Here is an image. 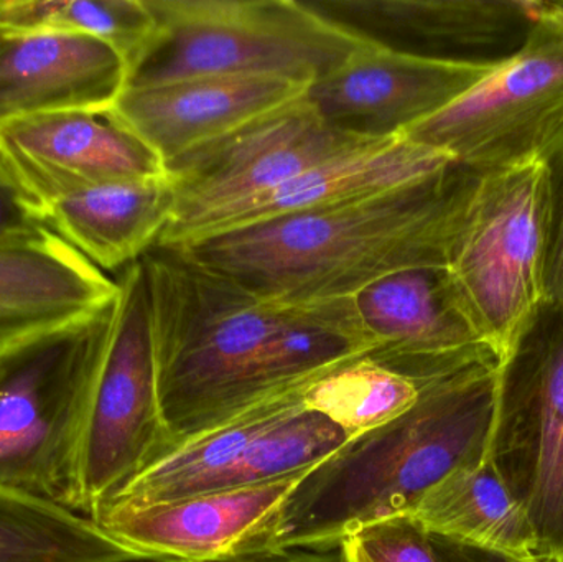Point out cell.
Returning <instances> with one entry per match:
<instances>
[{"label":"cell","mask_w":563,"mask_h":562,"mask_svg":"<svg viewBox=\"0 0 563 562\" xmlns=\"http://www.w3.org/2000/svg\"><path fill=\"white\" fill-rule=\"evenodd\" d=\"M479 175L453 162L384 194L224 231L177 251L273 302L351 297L396 271L446 266Z\"/></svg>","instance_id":"obj_1"},{"label":"cell","mask_w":563,"mask_h":562,"mask_svg":"<svg viewBox=\"0 0 563 562\" xmlns=\"http://www.w3.org/2000/svg\"><path fill=\"white\" fill-rule=\"evenodd\" d=\"M498 382L499 365H476L427 383L409 411L354 436L297 482L266 548L340 543L412 515L443 478L485 464Z\"/></svg>","instance_id":"obj_2"},{"label":"cell","mask_w":563,"mask_h":562,"mask_svg":"<svg viewBox=\"0 0 563 562\" xmlns=\"http://www.w3.org/2000/svg\"><path fill=\"white\" fill-rule=\"evenodd\" d=\"M142 261L175 445L253 405L257 370L303 304L261 299L170 247H152Z\"/></svg>","instance_id":"obj_3"},{"label":"cell","mask_w":563,"mask_h":562,"mask_svg":"<svg viewBox=\"0 0 563 562\" xmlns=\"http://www.w3.org/2000/svg\"><path fill=\"white\" fill-rule=\"evenodd\" d=\"M114 300L0 350V487L78 511L82 432Z\"/></svg>","instance_id":"obj_4"},{"label":"cell","mask_w":563,"mask_h":562,"mask_svg":"<svg viewBox=\"0 0 563 562\" xmlns=\"http://www.w3.org/2000/svg\"><path fill=\"white\" fill-rule=\"evenodd\" d=\"M147 2L157 36L129 73L128 88L201 76H282L311 85L366 43L305 0Z\"/></svg>","instance_id":"obj_5"},{"label":"cell","mask_w":563,"mask_h":562,"mask_svg":"<svg viewBox=\"0 0 563 562\" xmlns=\"http://www.w3.org/2000/svg\"><path fill=\"white\" fill-rule=\"evenodd\" d=\"M548 236L545 162L479 175L446 269L463 312L499 363L544 304Z\"/></svg>","instance_id":"obj_6"},{"label":"cell","mask_w":563,"mask_h":562,"mask_svg":"<svg viewBox=\"0 0 563 562\" xmlns=\"http://www.w3.org/2000/svg\"><path fill=\"white\" fill-rule=\"evenodd\" d=\"M402 135L482 174L548 161L563 144V2H536L525 45Z\"/></svg>","instance_id":"obj_7"},{"label":"cell","mask_w":563,"mask_h":562,"mask_svg":"<svg viewBox=\"0 0 563 562\" xmlns=\"http://www.w3.org/2000/svg\"><path fill=\"white\" fill-rule=\"evenodd\" d=\"M118 296L92 383L78 467V511L95 518L132 478L174 448L158 392L144 261L119 273Z\"/></svg>","instance_id":"obj_8"},{"label":"cell","mask_w":563,"mask_h":562,"mask_svg":"<svg viewBox=\"0 0 563 562\" xmlns=\"http://www.w3.org/2000/svg\"><path fill=\"white\" fill-rule=\"evenodd\" d=\"M488 461L521 508L534 554L563 562V310L542 304L499 366Z\"/></svg>","instance_id":"obj_9"},{"label":"cell","mask_w":563,"mask_h":562,"mask_svg":"<svg viewBox=\"0 0 563 562\" xmlns=\"http://www.w3.org/2000/svg\"><path fill=\"white\" fill-rule=\"evenodd\" d=\"M366 142L330 128L305 98L243 125L165 165L175 210L157 246H187L224 211Z\"/></svg>","instance_id":"obj_10"},{"label":"cell","mask_w":563,"mask_h":562,"mask_svg":"<svg viewBox=\"0 0 563 562\" xmlns=\"http://www.w3.org/2000/svg\"><path fill=\"white\" fill-rule=\"evenodd\" d=\"M495 66L437 62L366 42L311 82L305 99L330 128L386 141L452 104Z\"/></svg>","instance_id":"obj_11"},{"label":"cell","mask_w":563,"mask_h":562,"mask_svg":"<svg viewBox=\"0 0 563 562\" xmlns=\"http://www.w3.org/2000/svg\"><path fill=\"white\" fill-rule=\"evenodd\" d=\"M371 45L437 62L498 65L531 29L532 0H305Z\"/></svg>","instance_id":"obj_12"},{"label":"cell","mask_w":563,"mask_h":562,"mask_svg":"<svg viewBox=\"0 0 563 562\" xmlns=\"http://www.w3.org/2000/svg\"><path fill=\"white\" fill-rule=\"evenodd\" d=\"M308 88L282 76H201L128 88L108 114L167 165L300 101Z\"/></svg>","instance_id":"obj_13"},{"label":"cell","mask_w":563,"mask_h":562,"mask_svg":"<svg viewBox=\"0 0 563 562\" xmlns=\"http://www.w3.org/2000/svg\"><path fill=\"white\" fill-rule=\"evenodd\" d=\"M307 472L271 484L109 511L95 521L115 540L147 557L224 562L267 547L282 505Z\"/></svg>","instance_id":"obj_14"},{"label":"cell","mask_w":563,"mask_h":562,"mask_svg":"<svg viewBox=\"0 0 563 562\" xmlns=\"http://www.w3.org/2000/svg\"><path fill=\"white\" fill-rule=\"evenodd\" d=\"M0 148L38 205L69 185L167 177L162 158L108 112L68 109L16 119L0 129Z\"/></svg>","instance_id":"obj_15"},{"label":"cell","mask_w":563,"mask_h":562,"mask_svg":"<svg viewBox=\"0 0 563 562\" xmlns=\"http://www.w3.org/2000/svg\"><path fill=\"white\" fill-rule=\"evenodd\" d=\"M125 88L128 65L102 40L0 25V129L43 112H108Z\"/></svg>","instance_id":"obj_16"},{"label":"cell","mask_w":563,"mask_h":562,"mask_svg":"<svg viewBox=\"0 0 563 562\" xmlns=\"http://www.w3.org/2000/svg\"><path fill=\"white\" fill-rule=\"evenodd\" d=\"M364 333L404 355L466 365H499L460 306L446 266L387 274L351 296Z\"/></svg>","instance_id":"obj_17"},{"label":"cell","mask_w":563,"mask_h":562,"mask_svg":"<svg viewBox=\"0 0 563 562\" xmlns=\"http://www.w3.org/2000/svg\"><path fill=\"white\" fill-rule=\"evenodd\" d=\"M453 162L443 152L417 144L404 135L366 142L301 172L267 194L224 211L197 241L287 214L384 194L437 174Z\"/></svg>","instance_id":"obj_18"},{"label":"cell","mask_w":563,"mask_h":562,"mask_svg":"<svg viewBox=\"0 0 563 562\" xmlns=\"http://www.w3.org/2000/svg\"><path fill=\"white\" fill-rule=\"evenodd\" d=\"M40 208L48 230L104 273L125 269L157 246L174 217L175 191L168 175L75 184L40 200Z\"/></svg>","instance_id":"obj_19"},{"label":"cell","mask_w":563,"mask_h":562,"mask_svg":"<svg viewBox=\"0 0 563 562\" xmlns=\"http://www.w3.org/2000/svg\"><path fill=\"white\" fill-rule=\"evenodd\" d=\"M118 283L46 231L0 246V350L109 306Z\"/></svg>","instance_id":"obj_20"},{"label":"cell","mask_w":563,"mask_h":562,"mask_svg":"<svg viewBox=\"0 0 563 562\" xmlns=\"http://www.w3.org/2000/svg\"><path fill=\"white\" fill-rule=\"evenodd\" d=\"M470 366L476 365L376 346L318 373L305 389V408L321 412L354 438L409 411L427 383Z\"/></svg>","instance_id":"obj_21"},{"label":"cell","mask_w":563,"mask_h":562,"mask_svg":"<svg viewBox=\"0 0 563 562\" xmlns=\"http://www.w3.org/2000/svg\"><path fill=\"white\" fill-rule=\"evenodd\" d=\"M429 535L534 554V537L492 462L460 469L430 488L410 515Z\"/></svg>","instance_id":"obj_22"},{"label":"cell","mask_w":563,"mask_h":562,"mask_svg":"<svg viewBox=\"0 0 563 562\" xmlns=\"http://www.w3.org/2000/svg\"><path fill=\"white\" fill-rule=\"evenodd\" d=\"M137 557L144 554L91 518L0 487V562H122Z\"/></svg>","instance_id":"obj_23"},{"label":"cell","mask_w":563,"mask_h":562,"mask_svg":"<svg viewBox=\"0 0 563 562\" xmlns=\"http://www.w3.org/2000/svg\"><path fill=\"white\" fill-rule=\"evenodd\" d=\"M0 25L96 36L124 58L128 78L158 30L147 0H0Z\"/></svg>","instance_id":"obj_24"},{"label":"cell","mask_w":563,"mask_h":562,"mask_svg":"<svg viewBox=\"0 0 563 562\" xmlns=\"http://www.w3.org/2000/svg\"><path fill=\"white\" fill-rule=\"evenodd\" d=\"M340 544L343 562H442L429 533L410 515L371 525Z\"/></svg>","instance_id":"obj_25"},{"label":"cell","mask_w":563,"mask_h":562,"mask_svg":"<svg viewBox=\"0 0 563 562\" xmlns=\"http://www.w3.org/2000/svg\"><path fill=\"white\" fill-rule=\"evenodd\" d=\"M46 231L42 208L0 148V246L33 240Z\"/></svg>","instance_id":"obj_26"},{"label":"cell","mask_w":563,"mask_h":562,"mask_svg":"<svg viewBox=\"0 0 563 562\" xmlns=\"http://www.w3.org/2000/svg\"><path fill=\"white\" fill-rule=\"evenodd\" d=\"M545 165L549 170V236L544 302L563 310V144Z\"/></svg>","instance_id":"obj_27"},{"label":"cell","mask_w":563,"mask_h":562,"mask_svg":"<svg viewBox=\"0 0 563 562\" xmlns=\"http://www.w3.org/2000/svg\"><path fill=\"white\" fill-rule=\"evenodd\" d=\"M433 550L442 562H544L536 554H515L495 548L429 535Z\"/></svg>","instance_id":"obj_28"},{"label":"cell","mask_w":563,"mask_h":562,"mask_svg":"<svg viewBox=\"0 0 563 562\" xmlns=\"http://www.w3.org/2000/svg\"><path fill=\"white\" fill-rule=\"evenodd\" d=\"M224 562H343L340 543L305 544V547L264 548L247 551Z\"/></svg>","instance_id":"obj_29"}]
</instances>
